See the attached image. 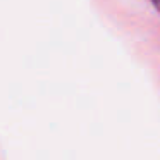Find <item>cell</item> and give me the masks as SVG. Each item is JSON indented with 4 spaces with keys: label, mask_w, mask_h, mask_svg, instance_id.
<instances>
[{
    "label": "cell",
    "mask_w": 160,
    "mask_h": 160,
    "mask_svg": "<svg viewBox=\"0 0 160 160\" xmlns=\"http://www.w3.org/2000/svg\"><path fill=\"white\" fill-rule=\"evenodd\" d=\"M150 2H152V5L157 9V12L160 14V0H150Z\"/></svg>",
    "instance_id": "cell-1"
}]
</instances>
